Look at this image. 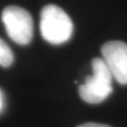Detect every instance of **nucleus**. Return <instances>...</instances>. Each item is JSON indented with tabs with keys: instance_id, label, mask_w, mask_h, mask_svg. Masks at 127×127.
Listing matches in <instances>:
<instances>
[{
	"instance_id": "423d86ee",
	"label": "nucleus",
	"mask_w": 127,
	"mask_h": 127,
	"mask_svg": "<svg viewBox=\"0 0 127 127\" xmlns=\"http://www.w3.org/2000/svg\"><path fill=\"white\" fill-rule=\"evenodd\" d=\"M78 127H110L106 124H102V123H87L82 125H79Z\"/></svg>"
},
{
	"instance_id": "7ed1b4c3",
	"label": "nucleus",
	"mask_w": 127,
	"mask_h": 127,
	"mask_svg": "<svg viewBox=\"0 0 127 127\" xmlns=\"http://www.w3.org/2000/svg\"><path fill=\"white\" fill-rule=\"evenodd\" d=\"M2 21L12 41L21 45L30 42L33 36V21L28 11L15 6L7 7L2 12Z\"/></svg>"
},
{
	"instance_id": "39448f33",
	"label": "nucleus",
	"mask_w": 127,
	"mask_h": 127,
	"mask_svg": "<svg viewBox=\"0 0 127 127\" xmlns=\"http://www.w3.org/2000/svg\"><path fill=\"white\" fill-rule=\"evenodd\" d=\"M13 62V54L9 45L0 39V66L9 67Z\"/></svg>"
},
{
	"instance_id": "0eeeda50",
	"label": "nucleus",
	"mask_w": 127,
	"mask_h": 127,
	"mask_svg": "<svg viewBox=\"0 0 127 127\" xmlns=\"http://www.w3.org/2000/svg\"><path fill=\"white\" fill-rule=\"evenodd\" d=\"M2 104H3V103H2V95H1V92H0V110L2 108Z\"/></svg>"
},
{
	"instance_id": "f257e3e1",
	"label": "nucleus",
	"mask_w": 127,
	"mask_h": 127,
	"mask_svg": "<svg viewBox=\"0 0 127 127\" xmlns=\"http://www.w3.org/2000/svg\"><path fill=\"white\" fill-rule=\"evenodd\" d=\"M73 22L62 9L48 5L41 9L40 29L46 41L52 44H61L73 34Z\"/></svg>"
},
{
	"instance_id": "20e7f679",
	"label": "nucleus",
	"mask_w": 127,
	"mask_h": 127,
	"mask_svg": "<svg viewBox=\"0 0 127 127\" xmlns=\"http://www.w3.org/2000/svg\"><path fill=\"white\" fill-rule=\"evenodd\" d=\"M103 60L111 75L122 85L127 84V44L120 41H111L101 48Z\"/></svg>"
},
{
	"instance_id": "f03ea898",
	"label": "nucleus",
	"mask_w": 127,
	"mask_h": 127,
	"mask_svg": "<svg viewBox=\"0 0 127 127\" xmlns=\"http://www.w3.org/2000/svg\"><path fill=\"white\" fill-rule=\"evenodd\" d=\"M92 74L86 77L85 83L79 87V94L89 104H99L112 92V75L102 59H92Z\"/></svg>"
}]
</instances>
